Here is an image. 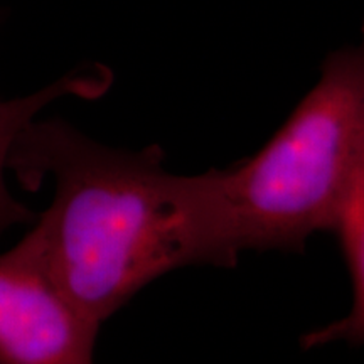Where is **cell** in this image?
Returning <instances> with one entry per match:
<instances>
[{
  "instance_id": "cell-1",
  "label": "cell",
  "mask_w": 364,
  "mask_h": 364,
  "mask_svg": "<svg viewBox=\"0 0 364 364\" xmlns=\"http://www.w3.org/2000/svg\"><path fill=\"white\" fill-rule=\"evenodd\" d=\"M164 159L159 145L108 147L38 117L7 156L24 189L53 179V203L31 235L59 289L100 326L166 273L238 260L223 169L179 176Z\"/></svg>"
},
{
  "instance_id": "cell-2",
  "label": "cell",
  "mask_w": 364,
  "mask_h": 364,
  "mask_svg": "<svg viewBox=\"0 0 364 364\" xmlns=\"http://www.w3.org/2000/svg\"><path fill=\"white\" fill-rule=\"evenodd\" d=\"M364 154V22L361 41L332 51L321 78L253 157L223 169L240 252H299L332 231Z\"/></svg>"
},
{
  "instance_id": "cell-3",
  "label": "cell",
  "mask_w": 364,
  "mask_h": 364,
  "mask_svg": "<svg viewBox=\"0 0 364 364\" xmlns=\"http://www.w3.org/2000/svg\"><path fill=\"white\" fill-rule=\"evenodd\" d=\"M98 331L54 282L31 231L0 255V364L91 363Z\"/></svg>"
},
{
  "instance_id": "cell-4",
  "label": "cell",
  "mask_w": 364,
  "mask_h": 364,
  "mask_svg": "<svg viewBox=\"0 0 364 364\" xmlns=\"http://www.w3.org/2000/svg\"><path fill=\"white\" fill-rule=\"evenodd\" d=\"M112 73L102 65H83L61 76L43 90L22 98L0 100V238L16 225H34L38 213L17 201L6 182L7 156L21 130L33 122L48 105L63 97L97 98L108 90Z\"/></svg>"
},
{
  "instance_id": "cell-5",
  "label": "cell",
  "mask_w": 364,
  "mask_h": 364,
  "mask_svg": "<svg viewBox=\"0 0 364 364\" xmlns=\"http://www.w3.org/2000/svg\"><path fill=\"white\" fill-rule=\"evenodd\" d=\"M332 231L339 236L351 272L353 307L351 312L339 321L304 336L302 346L306 349L338 341L353 346L364 344V154L346 189Z\"/></svg>"
},
{
  "instance_id": "cell-6",
  "label": "cell",
  "mask_w": 364,
  "mask_h": 364,
  "mask_svg": "<svg viewBox=\"0 0 364 364\" xmlns=\"http://www.w3.org/2000/svg\"><path fill=\"white\" fill-rule=\"evenodd\" d=\"M0 22H2V11H0Z\"/></svg>"
}]
</instances>
